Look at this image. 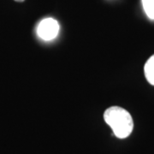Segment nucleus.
Segmentation results:
<instances>
[{"label":"nucleus","instance_id":"f257e3e1","mask_svg":"<svg viewBox=\"0 0 154 154\" xmlns=\"http://www.w3.org/2000/svg\"><path fill=\"white\" fill-rule=\"evenodd\" d=\"M105 122L111 128L116 136L125 139L130 135L134 128V122L130 113L119 106H111L104 113Z\"/></svg>","mask_w":154,"mask_h":154},{"label":"nucleus","instance_id":"7ed1b4c3","mask_svg":"<svg viewBox=\"0 0 154 154\" xmlns=\"http://www.w3.org/2000/svg\"><path fill=\"white\" fill-rule=\"evenodd\" d=\"M145 76L151 85L154 86V55H152L146 63L144 67Z\"/></svg>","mask_w":154,"mask_h":154},{"label":"nucleus","instance_id":"f03ea898","mask_svg":"<svg viewBox=\"0 0 154 154\" xmlns=\"http://www.w3.org/2000/svg\"><path fill=\"white\" fill-rule=\"evenodd\" d=\"M59 33V24L53 18H45L39 22L37 34L44 40L49 41L55 38Z\"/></svg>","mask_w":154,"mask_h":154},{"label":"nucleus","instance_id":"20e7f679","mask_svg":"<svg viewBox=\"0 0 154 154\" xmlns=\"http://www.w3.org/2000/svg\"><path fill=\"white\" fill-rule=\"evenodd\" d=\"M142 1V5L143 9L146 16L154 20V0H141Z\"/></svg>","mask_w":154,"mask_h":154},{"label":"nucleus","instance_id":"39448f33","mask_svg":"<svg viewBox=\"0 0 154 154\" xmlns=\"http://www.w3.org/2000/svg\"><path fill=\"white\" fill-rule=\"evenodd\" d=\"M15 1H17V2H19V3H21V2H24L25 0H15Z\"/></svg>","mask_w":154,"mask_h":154}]
</instances>
